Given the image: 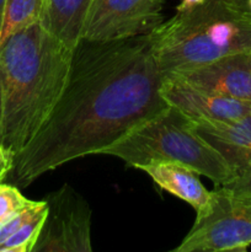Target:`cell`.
Here are the masks:
<instances>
[{
	"label": "cell",
	"instance_id": "cell-6",
	"mask_svg": "<svg viewBox=\"0 0 251 252\" xmlns=\"http://www.w3.org/2000/svg\"><path fill=\"white\" fill-rule=\"evenodd\" d=\"M48 213L33 252H90L91 211L69 185L46 198Z\"/></svg>",
	"mask_w": 251,
	"mask_h": 252
},
{
	"label": "cell",
	"instance_id": "cell-18",
	"mask_svg": "<svg viewBox=\"0 0 251 252\" xmlns=\"http://www.w3.org/2000/svg\"><path fill=\"white\" fill-rule=\"evenodd\" d=\"M204 0H182L181 4L177 6V9H186V7H191V6H196V5L202 4Z\"/></svg>",
	"mask_w": 251,
	"mask_h": 252
},
{
	"label": "cell",
	"instance_id": "cell-20",
	"mask_svg": "<svg viewBox=\"0 0 251 252\" xmlns=\"http://www.w3.org/2000/svg\"><path fill=\"white\" fill-rule=\"evenodd\" d=\"M243 5V7L245 9V11L248 12L249 16L251 17V0H239Z\"/></svg>",
	"mask_w": 251,
	"mask_h": 252
},
{
	"label": "cell",
	"instance_id": "cell-7",
	"mask_svg": "<svg viewBox=\"0 0 251 252\" xmlns=\"http://www.w3.org/2000/svg\"><path fill=\"white\" fill-rule=\"evenodd\" d=\"M164 0H93L83 38L120 41L149 34L162 22Z\"/></svg>",
	"mask_w": 251,
	"mask_h": 252
},
{
	"label": "cell",
	"instance_id": "cell-12",
	"mask_svg": "<svg viewBox=\"0 0 251 252\" xmlns=\"http://www.w3.org/2000/svg\"><path fill=\"white\" fill-rule=\"evenodd\" d=\"M93 0H44L41 25L70 48L83 38V30Z\"/></svg>",
	"mask_w": 251,
	"mask_h": 252
},
{
	"label": "cell",
	"instance_id": "cell-15",
	"mask_svg": "<svg viewBox=\"0 0 251 252\" xmlns=\"http://www.w3.org/2000/svg\"><path fill=\"white\" fill-rule=\"evenodd\" d=\"M32 202L22 196L19 187L11 184H0V226Z\"/></svg>",
	"mask_w": 251,
	"mask_h": 252
},
{
	"label": "cell",
	"instance_id": "cell-19",
	"mask_svg": "<svg viewBox=\"0 0 251 252\" xmlns=\"http://www.w3.org/2000/svg\"><path fill=\"white\" fill-rule=\"evenodd\" d=\"M5 7H6V0H0V36H1L2 25H4Z\"/></svg>",
	"mask_w": 251,
	"mask_h": 252
},
{
	"label": "cell",
	"instance_id": "cell-17",
	"mask_svg": "<svg viewBox=\"0 0 251 252\" xmlns=\"http://www.w3.org/2000/svg\"><path fill=\"white\" fill-rule=\"evenodd\" d=\"M12 164H14V161H12L11 157L0 145V184L5 179H7V176H9L10 171L12 169Z\"/></svg>",
	"mask_w": 251,
	"mask_h": 252
},
{
	"label": "cell",
	"instance_id": "cell-4",
	"mask_svg": "<svg viewBox=\"0 0 251 252\" xmlns=\"http://www.w3.org/2000/svg\"><path fill=\"white\" fill-rule=\"evenodd\" d=\"M102 154L140 169L154 162H176L224 186L235 174L225 158L198 133L196 122L175 106L140 123Z\"/></svg>",
	"mask_w": 251,
	"mask_h": 252
},
{
	"label": "cell",
	"instance_id": "cell-9",
	"mask_svg": "<svg viewBox=\"0 0 251 252\" xmlns=\"http://www.w3.org/2000/svg\"><path fill=\"white\" fill-rule=\"evenodd\" d=\"M171 78L208 93L251 102V52L229 54Z\"/></svg>",
	"mask_w": 251,
	"mask_h": 252
},
{
	"label": "cell",
	"instance_id": "cell-8",
	"mask_svg": "<svg viewBox=\"0 0 251 252\" xmlns=\"http://www.w3.org/2000/svg\"><path fill=\"white\" fill-rule=\"evenodd\" d=\"M161 95L194 122H231L251 115V102L201 90L179 79H164Z\"/></svg>",
	"mask_w": 251,
	"mask_h": 252
},
{
	"label": "cell",
	"instance_id": "cell-3",
	"mask_svg": "<svg viewBox=\"0 0 251 252\" xmlns=\"http://www.w3.org/2000/svg\"><path fill=\"white\" fill-rule=\"evenodd\" d=\"M149 39L162 76L171 78L229 54L251 52V17L239 0H204L177 9Z\"/></svg>",
	"mask_w": 251,
	"mask_h": 252
},
{
	"label": "cell",
	"instance_id": "cell-5",
	"mask_svg": "<svg viewBox=\"0 0 251 252\" xmlns=\"http://www.w3.org/2000/svg\"><path fill=\"white\" fill-rule=\"evenodd\" d=\"M251 245V196L218 186L175 252L246 251Z\"/></svg>",
	"mask_w": 251,
	"mask_h": 252
},
{
	"label": "cell",
	"instance_id": "cell-16",
	"mask_svg": "<svg viewBox=\"0 0 251 252\" xmlns=\"http://www.w3.org/2000/svg\"><path fill=\"white\" fill-rule=\"evenodd\" d=\"M221 187L233 193L251 196V159L236 170L235 176L230 182Z\"/></svg>",
	"mask_w": 251,
	"mask_h": 252
},
{
	"label": "cell",
	"instance_id": "cell-11",
	"mask_svg": "<svg viewBox=\"0 0 251 252\" xmlns=\"http://www.w3.org/2000/svg\"><path fill=\"white\" fill-rule=\"evenodd\" d=\"M139 170L149 175L160 189L193 207L196 213L202 211L211 198V191L202 185L199 174L191 167L176 162H154Z\"/></svg>",
	"mask_w": 251,
	"mask_h": 252
},
{
	"label": "cell",
	"instance_id": "cell-14",
	"mask_svg": "<svg viewBox=\"0 0 251 252\" xmlns=\"http://www.w3.org/2000/svg\"><path fill=\"white\" fill-rule=\"evenodd\" d=\"M48 213L47 201H41L31 218L22 224L10 238L0 245V252H33L39 238L44 220Z\"/></svg>",
	"mask_w": 251,
	"mask_h": 252
},
{
	"label": "cell",
	"instance_id": "cell-10",
	"mask_svg": "<svg viewBox=\"0 0 251 252\" xmlns=\"http://www.w3.org/2000/svg\"><path fill=\"white\" fill-rule=\"evenodd\" d=\"M196 127L225 158L234 174L251 159V115L231 122H196Z\"/></svg>",
	"mask_w": 251,
	"mask_h": 252
},
{
	"label": "cell",
	"instance_id": "cell-1",
	"mask_svg": "<svg viewBox=\"0 0 251 252\" xmlns=\"http://www.w3.org/2000/svg\"><path fill=\"white\" fill-rule=\"evenodd\" d=\"M162 84L149 34L107 42L81 39L58 102L14 159L9 184L27 187L71 160L102 154L169 106Z\"/></svg>",
	"mask_w": 251,
	"mask_h": 252
},
{
	"label": "cell",
	"instance_id": "cell-2",
	"mask_svg": "<svg viewBox=\"0 0 251 252\" xmlns=\"http://www.w3.org/2000/svg\"><path fill=\"white\" fill-rule=\"evenodd\" d=\"M73 52L41 22L19 30L0 44V145L12 161L58 102Z\"/></svg>",
	"mask_w": 251,
	"mask_h": 252
},
{
	"label": "cell",
	"instance_id": "cell-13",
	"mask_svg": "<svg viewBox=\"0 0 251 252\" xmlns=\"http://www.w3.org/2000/svg\"><path fill=\"white\" fill-rule=\"evenodd\" d=\"M44 0H6L0 44L12 33L41 21Z\"/></svg>",
	"mask_w": 251,
	"mask_h": 252
}]
</instances>
